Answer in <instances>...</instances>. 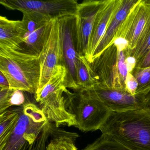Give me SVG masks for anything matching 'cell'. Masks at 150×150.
<instances>
[{
  "label": "cell",
  "instance_id": "6da1fadb",
  "mask_svg": "<svg viewBox=\"0 0 150 150\" xmlns=\"http://www.w3.org/2000/svg\"><path fill=\"white\" fill-rule=\"evenodd\" d=\"M132 150H150V107L112 112L100 129Z\"/></svg>",
  "mask_w": 150,
  "mask_h": 150
},
{
  "label": "cell",
  "instance_id": "7a4b0ae2",
  "mask_svg": "<svg viewBox=\"0 0 150 150\" xmlns=\"http://www.w3.org/2000/svg\"><path fill=\"white\" fill-rule=\"evenodd\" d=\"M0 72L8 80L10 88L34 94L37 92L41 76L39 56L0 46Z\"/></svg>",
  "mask_w": 150,
  "mask_h": 150
},
{
  "label": "cell",
  "instance_id": "3957f363",
  "mask_svg": "<svg viewBox=\"0 0 150 150\" xmlns=\"http://www.w3.org/2000/svg\"><path fill=\"white\" fill-rule=\"evenodd\" d=\"M130 51L125 40L116 38L90 64L97 84L108 88L126 90L125 80L129 73L126 59L130 57Z\"/></svg>",
  "mask_w": 150,
  "mask_h": 150
},
{
  "label": "cell",
  "instance_id": "277c9868",
  "mask_svg": "<svg viewBox=\"0 0 150 150\" xmlns=\"http://www.w3.org/2000/svg\"><path fill=\"white\" fill-rule=\"evenodd\" d=\"M20 116L0 150H33L49 121L40 108L30 102L21 106Z\"/></svg>",
  "mask_w": 150,
  "mask_h": 150
},
{
  "label": "cell",
  "instance_id": "5b68a950",
  "mask_svg": "<svg viewBox=\"0 0 150 150\" xmlns=\"http://www.w3.org/2000/svg\"><path fill=\"white\" fill-rule=\"evenodd\" d=\"M64 93L67 109L75 116V127L82 132L100 129L112 112L87 89L71 93L67 89Z\"/></svg>",
  "mask_w": 150,
  "mask_h": 150
},
{
  "label": "cell",
  "instance_id": "8992f818",
  "mask_svg": "<svg viewBox=\"0 0 150 150\" xmlns=\"http://www.w3.org/2000/svg\"><path fill=\"white\" fill-rule=\"evenodd\" d=\"M61 35L64 66L67 74L65 86L67 88L79 90L76 80V68L79 55L77 49L76 14L58 17Z\"/></svg>",
  "mask_w": 150,
  "mask_h": 150
},
{
  "label": "cell",
  "instance_id": "52a82bcc",
  "mask_svg": "<svg viewBox=\"0 0 150 150\" xmlns=\"http://www.w3.org/2000/svg\"><path fill=\"white\" fill-rule=\"evenodd\" d=\"M0 4L8 10H17L22 13L33 12L49 16L53 18L76 14L79 5L76 0H1Z\"/></svg>",
  "mask_w": 150,
  "mask_h": 150
},
{
  "label": "cell",
  "instance_id": "ba28073f",
  "mask_svg": "<svg viewBox=\"0 0 150 150\" xmlns=\"http://www.w3.org/2000/svg\"><path fill=\"white\" fill-rule=\"evenodd\" d=\"M39 58L41 76L38 91L46 85L58 66H64L58 17L52 20L50 32L39 55Z\"/></svg>",
  "mask_w": 150,
  "mask_h": 150
},
{
  "label": "cell",
  "instance_id": "9c48e42d",
  "mask_svg": "<svg viewBox=\"0 0 150 150\" xmlns=\"http://www.w3.org/2000/svg\"><path fill=\"white\" fill-rule=\"evenodd\" d=\"M150 23V0H138L122 24L116 39L125 40L132 50L137 46Z\"/></svg>",
  "mask_w": 150,
  "mask_h": 150
},
{
  "label": "cell",
  "instance_id": "30bf717a",
  "mask_svg": "<svg viewBox=\"0 0 150 150\" xmlns=\"http://www.w3.org/2000/svg\"><path fill=\"white\" fill-rule=\"evenodd\" d=\"M106 0H85L79 3L76 13L77 49L80 56L87 58L89 40L98 12Z\"/></svg>",
  "mask_w": 150,
  "mask_h": 150
},
{
  "label": "cell",
  "instance_id": "8fae6325",
  "mask_svg": "<svg viewBox=\"0 0 150 150\" xmlns=\"http://www.w3.org/2000/svg\"><path fill=\"white\" fill-rule=\"evenodd\" d=\"M87 90L112 112H122L147 106L145 96L132 95L125 89L108 88L96 84Z\"/></svg>",
  "mask_w": 150,
  "mask_h": 150
},
{
  "label": "cell",
  "instance_id": "7c38bea8",
  "mask_svg": "<svg viewBox=\"0 0 150 150\" xmlns=\"http://www.w3.org/2000/svg\"><path fill=\"white\" fill-rule=\"evenodd\" d=\"M138 1V0H121L118 8L114 14L102 38L93 53L90 64L93 63L95 59L114 43L118 30L131 9Z\"/></svg>",
  "mask_w": 150,
  "mask_h": 150
},
{
  "label": "cell",
  "instance_id": "4fadbf2b",
  "mask_svg": "<svg viewBox=\"0 0 150 150\" xmlns=\"http://www.w3.org/2000/svg\"><path fill=\"white\" fill-rule=\"evenodd\" d=\"M121 1V0H106L98 12L89 40L88 54L86 58L89 63Z\"/></svg>",
  "mask_w": 150,
  "mask_h": 150
},
{
  "label": "cell",
  "instance_id": "5bb4252c",
  "mask_svg": "<svg viewBox=\"0 0 150 150\" xmlns=\"http://www.w3.org/2000/svg\"><path fill=\"white\" fill-rule=\"evenodd\" d=\"M25 35L21 21H12L0 16V46L20 50Z\"/></svg>",
  "mask_w": 150,
  "mask_h": 150
},
{
  "label": "cell",
  "instance_id": "9a60e30c",
  "mask_svg": "<svg viewBox=\"0 0 150 150\" xmlns=\"http://www.w3.org/2000/svg\"><path fill=\"white\" fill-rule=\"evenodd\" d=\"M52 20L32 33L26 35L20 50L39 56L50 32Z\"/></svg>",
  "mask_w": 150,
  "mask_h": 150
},
{
  "label": "cell",
  "instance_id": "2e32d148",
  "mask_svg": "<svg viewBox=\"0 0 150 150\" xmlns=\"http://www.w3.org/2000/svg\"><path fill=\"white\" fill-rule=\"evenodd\" d=\"M76 80L79 90L90 89L97 84L90 63L84 56H79L76 68Z\"/></svg>",
  "mask_w": 150,
  "mask_h": 150
},
{
  "label": "cell",
  "instance_id": "e0dca14e",
  "mask_svg": "<svg viewBox=\"0 0 150 150\" xmlns=\"http://www.w3.org/2000/svg\"><path fill=\"white\" fill-rule=\"evenodd\" d=\"M57 128H55L52 138L46 146V150H78L74 141L79 135Z\"/></svg>",
  "mask_w": 150,
  "mask_h": 150
},
{
  "label": "cell",
  "instance_id": "ac0fdd59",
  "mask_svg": "<svg viewBox=\"0 0 150 150\" xmlns=\"http://www.w3.org/2000/svg\"><path fill=\"white\" fill-rule=\"evenodd\" d=\"M20 109L18 107L0 114V143L7 138L14 128L20 116Z\"/></svg>",
  "mask_w": 150,
  "mask_h": 150
},
{
  "label": "cell",
  "instance_id": "d6986e66",
  "mask_svg": "<svg viewBox=\"0 0 150 150\" xmlns=\"http://www.w3.org/2000/svg\"><path fill=\"white\" fill-rule=\"evenodd\" d=\"M22 13L23 17L21 21L25 35L32 33L54 19L49 16L33 12H23Z\"/></svg>",
  "mask_w": 150,
  "mask_h": 150
},
{
  "label": "cell",
  "instance_id": "ffe728a7",
  "mask_svg": "<svg viewBox=\"0 0 150 150\" xmlns=\"http://www.w3.org/2000/svg\"><path fill=\"white\" fill-rule=\"evenodd\" d=\"M83 150H132L111 136L102 133L92 144L88 145Z\"/></svg>",
  "mask_w": 150,
  "mask_h": 150
},
{
  "label": "cell",
  "instance_id": "44dd1931",
  "mask_svg": "<svg viewBox=\"0 0 150 150\" xmlns=\"http://www.w3.org/2000/svg\"><path fill=\"white\" fill-rule=\"evenodd\" d=\"M131 73L138 84L136 95L145 96L150 91V67H135Z\"/></svg>",
  "mask_w": 150,
  "mask_h": 150
},
{
  "label": "cell",
  "instance_id": "7402d4cb",
  "mask_svg": "<svg viewBox=\"0 0 150 150\" xmlns=\"http://www.w3.org/2000/svg\"><path fill=\"white\" fill-rule=\"evenodd\" d=\"M150 50V23L145 30L137 46L131 50L130 57L137 61Z\"/></svg>",
  "mask_w": 150,
  "mask_h": 150
},
{
  "label": "cell",
  "instance_id": "603a6c76",
  "mask_svg": "<svg viewBox=\"0 0 150 150\" xmlns=\"http://www.w3.org/2000/svg\"><path fill=\"white\" fill-rule=\"evenodd\" d=\"M13 89L11 88H0V114L3 113L9 107L10 99Z\"/></svg>",
  "mask_w": 150,
  "mask_h": 150
},
{
  "label": "cell",
  "instance_id": "cb8c5ba5",
  "mask_svg": "<svg viewBox=\"0 0 150 150\" xmlns=\"http://www.w3.org/2000/svg\"><path fill=\"white\" fill-rule=\"evenodd\" d=\"M26 98L23 91L13 89L10 99V106L21 107L26 103Z\"/></svg>",
  "mask_w": 150,
  "mask_h": 150
},
{
  "label": "cell",
  "instance_id": "d4e9b609",
  "mask_svg": "<svg viewBox=\"0 0 150 150\" xmlns=\"http://www.w3.org/2000/svg\"><path fill=\"white\" fill-rule=\"evenodd\" d=\"M126 90L131 94L136 95L138 87V82L131 72L128 73L125 82Z\"/></svg>",
  "mask_w": 150,
  "mask_h": 150
},
{
  "label": "cell",
  "instance_id": "484cf974",
  "mask_svg": "<svg viewBox=\"0 0 150 150\" xmlns=\"http://www.w3.org/2000/svg\"><path fill=\"white\" fill-rule=\"evenodd\" d=\"M135 67L141 68L150 67V50L143 58L137 61Z\"/></svg>",
  "mask_w": 150,
  "mask_h": 150
},
{
  "label": "cell",
  "instance_id": "4316f807",
  "mask_svg": "<svg viewBox=\"0 0 150 150\" xmlns=\"http://www.w3.org/2000/svg\"><path fill=\"white\" fill-rule=\"evenodd\" d=\"M10 85L6 76L0 72V88H9Z\"/></svg>",
  "mask_w": 150,
  "mask_h": 150
},
{
  "label": "cell",
  "instance_id": "83f0119b",
  "mask_svg": "<svg viewBox=\"0 0 150 150\" xmlns=\"http://www.w3.org/2000/svg\"><path fill=\"white\" fill-rule=\"evenodd\" d=\"M145 101L146 106L150 107V91L145 96Z\"/></svg>",
  "mask_w": 150,
  "mask_h": 150
}]
</instances>
